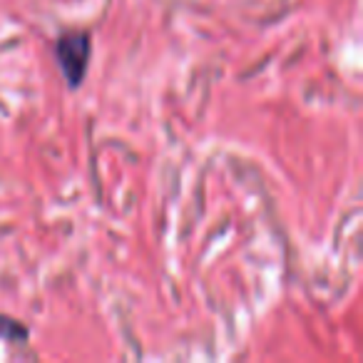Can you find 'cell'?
<instances>
[{
  "instance_id": "obj_1",
  "label": "cell",
  "mask_w": 363,
  "mask_h": 363,
  "mask_svg": "<svg viewBox=\"0 0 363 363\" xmlns=\"http://www.w3.org/2000/svg\"><path fill=\"white\" fill-rule=\"evenodd\" d=\"M55 52H57V62L62 67V75L67 77V82L72 87H77L87 70V60H90V35L82 30L65 33L57 40Z\"/></svg>"
}]
</instances>
